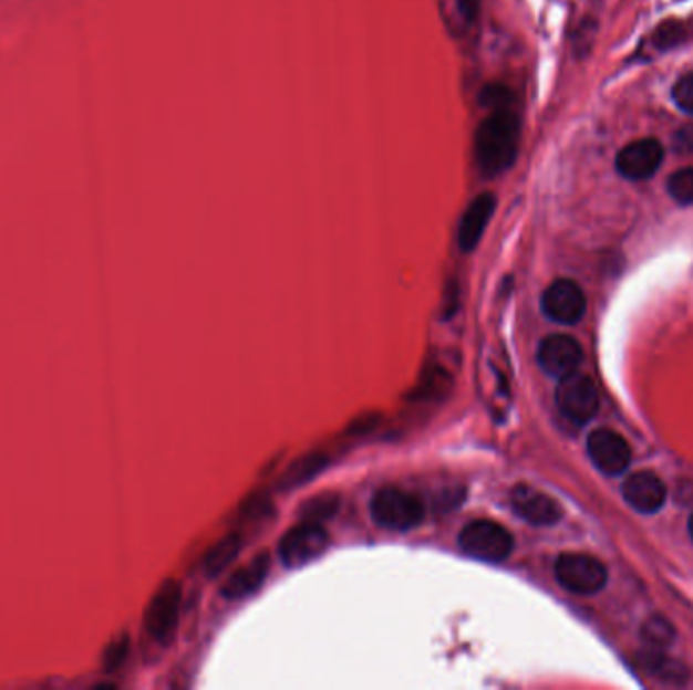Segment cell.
<instances>
[{"label":"cell","mask_w":693,"mask_h":690,"mask_svg":"<svg viewBox=\"0 0 693 690\" xmlns=\"http://www.w3.org/2000/svg\"><path fill=\"white\" fill-rule=\"evenodd\" d=\"M521 144V118L514 104L493 107L475 132V163L487 179L499 177L514 167Z\"/></svg>","instance_id":"cell-1"},{"label":"cell","mask_w":693,"mask_h":690,"mask_svg":"<svg viewBox=\"0 0 693 690\" xmlns=\"http://www.w3.org/2000/svg\"><path fill=\"white\" fill-rule=\"evenodd\" d=\"M371 516L373 521L390 531H410L416 529L424 516V502L397 487H383L371 499Z\"/></svg>","instance_id":"cell-2"},{"label":"cell","mask_w":693,"mask_h":690,"mask_svg":"<svg viewBox=\"0 0 693 690\" xmlns=\"http://www.w3.org/2000/svg\"><path fill=\"white\" fill-rule=\"evenodd\" d=\"M458 545L468 557L487 563H501L514 551V536L503 524L478 519L466 524L458 536Z\"/></svg>","instance_id":"cell-3"},{"label":"cell","mask_w":693,"mask_h":690,"mask_svg":"<svg viewBox=\"0 0 693 690\" xmlns=\"http://www.w3.org/2000/svg\"><path fill=\"white\" fill-rule=\"evenodd\" d=\"M556 579L572 594L594 595L604 589L609 572L604 563L592 555L563 553L556 561Z\"/></svg>","instance_id":"cell-4"},{"label":"cell","mask_w":693,"mask_h":690,"mask_svg":"<svg viewBox=\"0 0 693 690\" xmlns=\"http://www.w3.org/2000/svg\"><path fill=\"white\" fill-rule=\"evenodd\" d=\"M556 404L566 419H570L576 426H585L597 416L600 407L597 385L590 377L575 370L558 383Z\"/></svg>","instance_id":"cell-5"},{"label":"cell","mask_w":693,"mask_h":690,"mask_svg":"<svg viewBox=\"0 0 693 690\" xmlns=\"http://www.w3.org/2000/svg\"><path fill=\"white\" fill-rule=\"evenodd\" d=\"M329 547V535L323 524L314 521H302L292 526L280 541V560L287 567H302L307 563L321 557Z\"/></svg>","instance_id":"cell-6"},{"label":"cell","mask_w":693,"mask_h":690,"mask_svg":"<svg viewBox=\"0 0 693 690\" xmlns=\"http://www.w3.org/2000/svg\"><path fill=\"white\" fill-rule=\"evenodd\" d=\"M180 599H183V589L179 582L168 579L161 585V589L156 592L155 597L151 599V604L146 607V616L144 624L146 630L155 638L156 642H168L173 638V634L179 626Z\"/></svg>","instance_id":"cell-7"},{"label":"cell","mask_w":693,"mask_h":690,"mask_svg":"<svg viewBox=\"0 0 693 690\" xmlns=\"http://www.w3.org/2000/svg\"><path fill=\"white\" fill-rule=\"evenodd\" d=\"M663 158H665V148L658 138H641L622 148L614 160V167L622 179L639 182V180L651 179L663 165Z\"/></svg>","instance_id":"cell-8"},{"label":"cell","mask_w":693,"mask_h":690,"mask_svg":"<svg viewBox=\"0 0 693 690\" xmlns=\"http://www.w3.org/2000/svg\"><path fill=\"white\" fill-rule=\"evenodd\" d=\"M586 450L592 464L607 477H619L631 464L629 443L612 429L592 431L586 441Z\"/></svg>","instance_id":"cell-9"},{"label":"cell","mask_w":693,"mask_h":690,"mask_svg":"<svg viewBox=\"0 0 693 690\" xmlns=\"http://www.w3.org/2000/svg\"><path fill=\"white\" fill-rule=\"evenodd\" d=\"M586 294L572 280H556L541 296V310L558 324H578L585 318Z\"/></svg>","instance_id":"cell-10"},{"label":"cell","mask_w":693,"mask_h":690,"mask_svg":"<svg viewBox=\"0 0 693 690\" xmlns=\"http://www.w3.org/2000/svg\"><path fill=\"white\" fill-rule=\"evenodd\" d=\"M582 357H585L582 346L575 336H568V334H551L539 345V367L558 379L578 370Z\"/></svg>","instance_id":"cell-11"},{"label":"cell","mask_w":693,"mask_h":690,"mask_svg":"<svg viewBox=\"0 0 693 690\" xmlns=\"http://www.w3.org/2000/svg\"><path fill=\"white\" fill-rule=\"evenodd\" d=\"M514 511L534 526H551L562 519V506L546 492L519 484L511 490Z\"/></svg>","instance_id":"cell-12"},{"label":"cell","mask_w":693,"mask_h":690,"mask_svg":"<svg viewBox=\"0 0 693 690\" xmlns=\"http://www.w3.org/2000/svg\"><path fill=\"white\" fill-rule=\"evenodd\" d=\"M495 209H497V197L493 192H483L468 202L465 213L461 217V223H458V233H456V241H458L461 251L470 253L477 248L480 239L485 236V231H487V227H489L490 217L495 213Z\"/></svg>","instance_id":"cell-13"},{"label":"cell","mask_w":693,"mask_h":690,"mask_svg":"<svg viewBox=\"0 0 693 690\" xmlns=\"http://www.w3.org/2000/svg\"><path fill=\"white\" fill-rule=\"evenodd\" d=\"M622 496L641 514H655L668 500L663 480L653 472H634L622 484Z\"/></svg>","instance_id":"cell-14"},{"label":"cell","mask_w":693,"mask_h":690,"mask_svg":"<svg viewBox=\"0 0 693 690\" xmlns=\"http://www.w3.org/2000/svg\"><path fill=\"white\" fill-rule=\"evenodd\" d=\"M268 569H270L268 553L256 555L248 565L239 567L238 572L229 575L226 584L221 585V595L226 599H241L246 595L254 594L263 584Z\"/></svg>","instance_id":"cell-15"},{"label":"cell","mask_w":693,"mask_h":690,"mask_svg":"<svg viewBox=\"0 0 693 690\" xmlns=\"http://www.w3.org/2000/svg\"><path fill=\"white\" fill-rule=\"evenodd\" d=\"M327 464H329L327 453H304L302 458L288 466L287 472L280 478V489H297L300 484H307L311 478L321 474Z\"/></svg>","instance_id":"cell-16"},{"label":"cell","mask_w":693,"mask_h":690,"mask_svg":"<svg viewBox=\"0 0 693 690\" xmlns=\"http://www.w3.org/2000/svg\"><path fill=\"white\" fill-rule=\"evenodd\" d=\"M239 551H241V539H239L238 533L224 536L205 555V573L209 577H217L219 573L226 572L229 565L238 560Z\"/></svg>","instance_id":"cell-17"},{"label":"cell","mask_w":693,"mask_h":690,"mask_svg":"<svg viewBox=\"0 0 693 690\" xmlns=\"http://www.w3.org/2000/svg\"><path fill=\"white\" fill-rule=\"evenodd\" d=\"M453 387V379L446 370L432 365L428 369L424 370L422 379H420L418 387L414 389L412 397H416V401H432L436 397H444V395L451 391Z\"/></svg>","instance_id":"cell-18"},{"label":"cell","mask_w":693,"mask_h":690,"mask_svg":"<svg viewBox=\"0 0 693 690\" xmlns=\"http://www.w3.org/2000/svg\"><path fill=\"white\" fill-rule=\"evenodd\" d=\"M339 509V499L335 494H321L317 499L309 500L302 504L300 514L304 521H314V523H321L323 519H329L335 514Z\"/></svg>","instance_id":"cell-19"},{"label":"cell","mask_w":693,"mask_h":690,"mask_svg":"<svg viewBox=\"0 0 693 690\" xmlns=\"http://www.w3.org/2000/svg\"><path fill=\"white\" fill-rule=\"evenodd\" d=\"M668 192L680 205H693V167L673 172L668 179Z\"/></svg>","instance_id":"cell-20"},{"label":"cell","mask_w":693,"mask_h":690,"mask_svg":"<svg viewBox=\"0 0 693 690\" xmlns=\"http://www.w3.org/2000/svg\"><path fill=\"white\" fill-rule=\"evenodd\" d=\"M643 636H645L647 642L651 646H655L658 650H661L663 646H670L673 640V628L665 619L653 618L649 619L643 628Z\"/></svg>","instance_id":"cell-21"},{"label":"cell","mask_w":693,"mask_h":690,"mask_svg":"<svg viewBox=\"0 0 693 690\" xmlns=\"http://www.w3.org/2000/svg\"><path fill=\"white\" fill-rule=\"evenodd\" d=\"M671 97H673L675 106L683 109L685 114L693 116V72L685 73L675 82L673 90H671Z\"/></svg>","instance_id":"cell-22"},{"label":"cell","mask_w":693,"mask_h":690,"mask_svg":"<svg viewBox=\"0 0 693 690\" xmlns=\"http://www.w3.org/2000/svg\"><path fill=\"white\" fill-rule=\"evenodd\" d=\"M683 39V24L678 21H668V23L661 24L655 35H653V43L658 45V49L665 51V49L675 48Z\"/></svg>","instance_id":"cell-23"},{"label":"cell","mask_w":693,"mask_h":690,"mask_svg":"<svg viewBox=\"0 0 693 690\" xmlns=\"http://www.w3.org/2000/svg\"><path fill=\"white\" fill-rule=\"evenodd\" d=\"M480 4L483 0H456V9L468 24L477 23L480 17Z\"/></svg>","instance_id":"cell-24"},{"label":"cell","mask_w":693,"mask_h":690,"mask_svg":"<svg viewBox=\"0 0 693 690\" xmlns=\"http://www.w3.org/2000/svg\"><path fill=\"white\" fill-rule=\"evenodd\" d=\"M690 536H692V541H693V514H692V519H690Z\"/></svg>","instance_id":"cell-25"}]
</instances>
